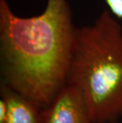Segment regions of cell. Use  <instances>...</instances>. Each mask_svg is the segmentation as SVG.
I'll return each instance as SVG.
<instances>
[{
    "mask_svg": "<svg viewBox=\"0 0 122 123\" xmlns=\"http://www.w3.org/2000/svg\"><path fill=\"white\" fill-rule=\"evenodd\" d=\"M76 30L68 0L29 18L0 0L1 83L45 108L67 85Z\"/></svg>",
    "mask_w": 122,
    "mask_h": 123,
    "instance_id": "obj_1",
    "label": "cell"
},
{
    "mask_svg": "<svg viewBox=\"0 0 122 123\" xmlns=\"http://www.w3.org/2000/svg\"><path fill=\"white\" fill-rule=\"evenodd\" d=\"M67 84L81 92L93 123L122 118V27L109 9L77 27Z\"/></svg>",
    "mask_w": 122,
    "mask_h": 123,
    "instance_id": "obj_2",
    "label": "cell"
},
{
    "mask_svg": "<svg viewBox=\"0 0 122 123\" xmlns=\"http://www.w3.org/2000/svg\"><path fill=\"white\" fill-rule=\"evenodd\" d=\"M41 120L42 123H93L81 92L70 84L41 110Z\"/></svg>",
    "mask_w": 122,
    "mask_h": 123,
    "instance_id": "obj_3",
    "label": "cell"
},
{
    "mask_svg": "<svg viewBox=\"0 0 122 123\" xmlns=\"http://www.w3.org/2000/svg\"><path fill=\"white\" fill-rule=\"evenodd\" d=\"M0 91L6 105V118L1 123H42L41 109L32 100L3 83Z\"/></svg>",
    "mask_w": 122,
    "mask_h": 123,
    "instance_id": "obj_4",
    "label": "cell"
},
{
    "mask_svg": "<svg viewBox=\"0 0 122 123\" xmlns=\"http://www.w3.org/2000/svg\"><path fill=\"white\" fill-rule=\"evenodd\" d=\"M105 2L114 16L122 19V0H105Z\"/></svg>",
    "mask_w": 122,
    "mask_h": 123,
    "instance_id": "obj_5",
    "label": "cell"
}]
</instances>
